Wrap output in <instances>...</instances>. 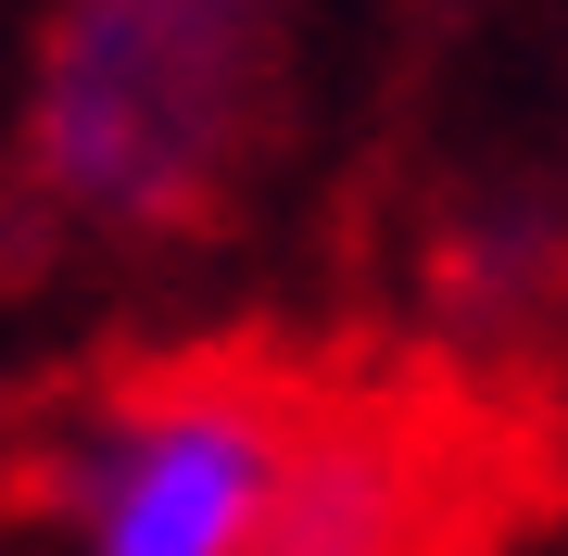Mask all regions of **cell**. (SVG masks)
<instances>
[{"instance_id": "6da1fadb", "label": "cell", "mask_w": 568, "mask_h": 556, "mask_svg": "<svg viewBox=\"0 0 568 556\" xmlns=\"http://www.w3.org/2000/svg\"><path fill=\"white\" fill-rule=\"evenodd\" d=\"M278 127V0H51L26 165L77 228H203Z\"/></svg>"}, {"instance_id": "7a4b0ae2", "label": "cell", "mask_w": 568, "mask_h": 556, "mask_svg": "<svg viewBox=\"0 0 568 556\" xmlns=\"http://www.w3.org/2000/svg\"><path fill=\"white\" fill-rule=\"evenodd\" d=\"M291 431L265 380H152L77 468L89 556H253Z\"/></svg>"}, {"instance_id": "3957f363", "label": "cell", "mask_w": 568, "mask_h": 556, "mask_svg": "<svg viewBox=\"0 0 568 556\" xmlns=\"http://www.w3.org/2000/svg\"><path fill=\"white\" fill-rule=\"evenodd\" d=\"M493 506L467 494V443L417 417H304L253 556H493Z\"/></svg>"}]
</instances>
